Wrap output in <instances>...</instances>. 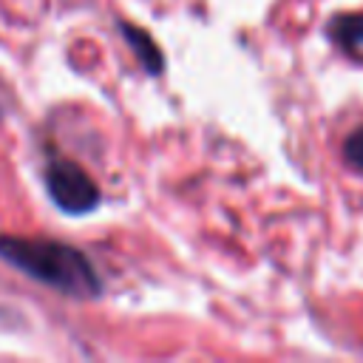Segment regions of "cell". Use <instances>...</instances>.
Segmentation results:
<instances>
[{"label": "cell", "mask_w": 363, "mask_h": 363, "mask_svg": "<svg viewBox=\"0 0 363 363\" xmlns=\"http://www.w3.org/2000/svg\"><path fill=\"white\" fill-rule=\"evenodd\" d=\"M0 258L71 298H96L102 292V281L94 264L71 244L51 238L0 235Z\"/></svg>", "instance_id": "cell-1"}, {"label": "cell", "mask_w": 363, "mask_h": 363, "mask_svg": "<svg viewBox=\"0 0 363 363\" xmlns=\"http://www.w3.org/2000/svg\"><path fill=\"white\" fill-rule=\"evenodd\" d=\"M45 184L54 204L65 213L79 216V213H91L99 204V187L94 184V179L68 159H54L48 164Z\"/></svg>", "instance_id": "cell-2"}, {"label": "cell", "mask_w": 363, "mask_h": 363, "mask_svg": "<svg viewBox=\"0 0 363 363\" xmlns=\"http://www.w3.org/2000/svg\"><path fill=\"white\" fill-rule=\"evenodd\" d=\"M122 31H125L128 43L133 45V51L139 54V60H142L145 71H150V74H159V71H162V65H164V60H162L159 48L153 45V40H150V37H147L142 28H133V26H122Z\"/></svg>", "instance_id": "cell-3"}, {"label": "cell", "mask_w": 363, "mask_h": 363, "mask_svg": "<svg viewBox=\"0 0 363 363\" xmlns=\"http://www.w3.org/2000/svg\"><path fill=\"white\" fill-rule=\"evenodd\" d=\"M332 31H335V40L349 54L363 60V17H340Z\"/></svg>", "instance_id": "cell-4"}, {"label": "cell", "mask_w": 363, "mask_h": 363, "mask_svg": "<svg viewBox=\"0 0 363 363\" xmlns=\"http://www.w3.org/2000/svg\"><path fill=\"white\" fill-rule=\"evenodd\" d=\"M346 156H349V162H354L357 167H363V130H357V133L349 139Z\"/></svg>", "instance_id": "cell-5"}]
</instances>
